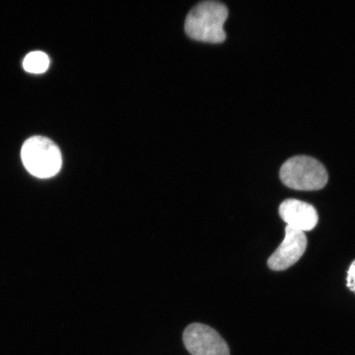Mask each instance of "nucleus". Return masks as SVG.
<instances>
[{"label":"nucleus","mask_w":355,"mask_h":355,"mask_svg":"<svg viewBox=\"0 0 355 355\" xmlns=\"http://www.w3.org/2000/svg\"><path fill=\"white\" fill-rule=\"evenodd\" d=\"M308 245L304 232L286 228V237L276 252L269 257V268L277 272L285 270L295 265L304 255Z\"/></svg>","instance_id":"nucleus-5"},{"label":"nucleus","mask_w":355,"mask_h":355,"mask_svg":"<svg viewBox=\"0 0 355 355\" xmlns=\"http://www.w3.org/2000/svg\"><path fill=\"white\" fill-rule=\"evenodd\" d=\"M24 68L30 73H43L50 66V59L46 53L42 51L31 52L25 57Z\"/></svg>","instance_id":"nucleus-7"},{"label":"nucleus","mask_w":355,"mask_h":355,"mask_svg":"<svg viewBox=\"0 0 355 355\" xmlns=\"http://www.w3.org/2000/svg\"><path fill=\"white\" fill-rule=\"evenodd\" d=\"M279 177L288 188L300 191L322 189L328 181L326 168L318 159L307 155L288 159L283 164Z\"/></svg>","instance_id":"nucleus-3"},{"label":"nucleus","mask_w":355,"mask_h":355,"mask_svg":"<svg viewBox=\"0 0 355 355\" xmlns=\"http://www.w3.org/2000/svg\"><path fill=\"white\" fill-rule=\"evenodd\" d=\"M229 12L223 3L204 1L189 12L185 21V32L190 38L207 43H222L226 34L224 25Z\"/></svg>","instance_id":"nucleus-1"},{"label":"nucleus","mask_w":355,"mask_h":355,"mask_svg":"<svg viewBox=\"0 0 355 355\" xmlns=\"http://www.w3.org/2000/svg\"><path fill=\"white\" fill-rule=\"evenodd\" d=\"M279 214L288 227L304 232L312 230L318 222V214L311 204L296 199H287L279 207Z\"/></svg>","instance_id":"nucleus-6"},{"label":"nucleus","mask_w":355,"mask_h":355,"mask_svg":"<svg viewBox=\"0 0 355 355\" xmlns=\"http://www.w3.org/2000/svg\"><path fill=\"white\" fill-rule=\"evenodd\" d=\"M183 340L186 349L192 355H230L229 346L219 333L202 323L187 327Z\"/></svg>","instance_id":"nucleus-4"},{"label":"nucleus","mask_w":355,"mask_h":355,"mask_svg":"<svg viewBox=\"0 0 355 355\" xmlns=\"http://www.w3.org/2000/svg\"><path fill=\"white\" fill-rule=\"evenodd\" d=\"M347 286L355 294V261L350 265L348 270Z\"/></svg>","instance_id":"nucleus-8"},{"label":"nucleus","mask_w":355,"mask_h":355,"mask_svg":"<svg viewBox=\"0 0 355 355\" xmlns=\"http://www.w3.org/2000/svg\"><path fill=\"white\" fill-rule=\"evenodd\" d=\"M21 157L30 174L41 179L56 175L62 166L60 148L54 141L42 136H34L25 141Z\"/></svg>","instance_id":"nucleus-2"}]
</instances>
